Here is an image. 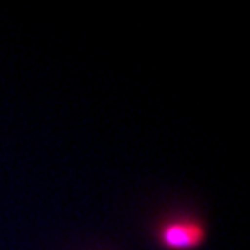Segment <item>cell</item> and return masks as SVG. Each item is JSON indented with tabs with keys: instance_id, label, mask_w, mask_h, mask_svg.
<instances>
[{
	"instance_id": "cell-1",
	"label": "cell",
	"mask_w": 250,
	"mask_h": 250,
	"mask_svg": "<svg viewBox=\"0 0 250 250\" xmlns=\"http://www.w3.org/2000/svg\"><path fill=\"white\" fill-rule=\"evenodd\" d=\"M205 239V229L202 224L193 221L169 223L161 231V242L169 249H193L200 246Z\"/></svg>"
}]
</instances>
